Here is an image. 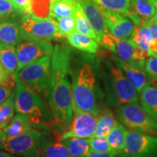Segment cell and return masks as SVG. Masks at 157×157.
Listing matches in <instances>:
<instances>
[{
	"label": "cell",
	"instance_id": "cell-1",
	"mask_svg": "<svg viewBox=\"0 0 157 157\" xmlns=\"http://www.w3.org/2000/svg\"><path fill=\"white\" fill-rule=\"evenodd\" d=\"M51 85L48 102L52 125L57 133L64 131L73 117L71 77V49L57 44L51 54Z\"/></svg>",
	"mask_w": 157,
	"mask_h": 157
},
{
	"label": "cell",
	"instance_id": "cell-2",
	"mask_svg": "<svg viewBox=\"0 0 157 157\" xmlns=\"http://www.w3.org/2000/svg\"><path fill=\"white\" fill-rule=\"evenodd\" d=\"M72 86V107L97 116L103 95L98 87L97 75L93 60H84L76 67L71 63Z\"/></svg>",
	"mask_w": 157,
	"mask_h": 157
},
{
	"label": "cell",
	"instance_id": "cell-3",
	"mask_svg": "<svg viewBox=\"0 0 157 157\" xmlns=\"http://www.w3.org/2000/svg\"><path fill=\"white\" fill-rule=\"evenodd\" d=\"M105 95L109 107L139 103L138 93L112 60H105L102 68Z\"/></svg>",
	"mask_w": 157,
	"mask_h": 157
},
{
	"label": "cell",
	"instance_id": "cell-4",
	"mask_svg": "<svg viewBox=\"0 0 157 157\" xmlns=\"http://www.w3.org/2000/svg\"><path fill=\"white\" fill-rule=\"evenodd\" d=\"M13 97L15 111L26 116L35 128H52L50 108L42 96L23 84L16 83Z\"/></svg>",
	"mask_w": 157,
	"mask_h": 157
},
{
	"label": "cell",
	"instance_id": "cell-5",
	"mask_svg": "<svg viewBox=\"0 0 157 157\" xmlns=\"http://www.w3.org/2000/svg\"><path fill=\"white\" fill-rule=\"evenodd\" d=\"M50 56H44L27 65L16 71L13 75L15 83L32 90L47 101L51 85Z\"/></svg>",
	"mask_w": 157,
	"mask_h": 157
},
{
	"label": "cell",
	"instance_id": "cell-6",
	"mask_svg": "<svg viewBox=\"0 0 157 157\" xmlns=\"http://www.w3.org/2000/svg\"><path fill=\"white\" fill-rule=\"evenodd\" d=\"M118 121L131 131L157 137V121L148 114L139 103H127L116 107Z\"/></svg>",
	"mask_w": 157,
	"mask_h": 157
},
{
	"label": "cell",
	"instance_id": "cell-7",
	"mask_svg": "<svg viewBox=\"0 0 157 157\" xmlns=\"http://www.w3.org/2000/svg\"><path fill=\"white\" fill-rule=\"evenodd\" d=\"M49 141L44 132L33 129L19 136L5 138L4 150L20 157H39L42 148Z\"/></svg>",
	"mask_w": 157,
	"mask_h": 157
},
{
	"label": "cell",
	"instance_id": "cell-8",
	"mask_svg": "<svg viewBox=\"0 0 157 157\" xmlns=\"http://www.w3.org/2000/svg\"><path fill=\"white\" fill-rule=\"evenodd\" d=\"M19 24L27 37L46 41L65 38L59 32L56 19L52 17H39L31 13L23 15Z\"/></svg>",
	"mask_w": 157,
	"mask_h": 157
},
{
	"label": "cell",
	"instance_id": "cell-9",
	"mask_svg": "<svg viewBox=\"0 0 157 157\" xmlns=\"http://www.w3.org/2000/svg\"><path fill=\"white\" fill-rule=\"evenodd\" d=\"M17 58V70L36 61L44 56H51L53 47L46 40L25 36L16 45Z\"/></svg>",
	"mask_w": 157,
	"mask_h": 157
},
{
	"label": "cell",
	"instance_id": "cell-10",
	"mask_svg": "<svg viewBox=\"0 0 157 157\" xmlns=\"http://www.w3.org/2000/svg\"><path fill=\"white\" fill-rule=\"evenodd\" d=\"M73 117L64 131L56 133V140L63 141L70 137L90 138L95 132L96 116L87 111L76 110Z\"/></svg>",
	"mask_w": 157,
	"mask_h": 157
},
{
	"label": "cell",
	"instance_id": "cell-11",
	"mask_svg": "<svg viewBox=\"0 0 157 157\" xmlns=\"http://www.w3.org/2000/svg\"><path fill=\"white\" fill-rule=\"evenodd\" d=\"M121 155L123 157H157V137L129 131Z\"/></svg>",
	"mask_w": 157,
	"mask_h": 157
},
{
	"label": "cell",
	"instance_id": "cell-12",
	"mask_svg": "<svg viewBox=\"0 0 157 157\" xmlns=\"http://www.w3.org/2000/svg\"><path fill=\"white\" fill-rule=\"evenodd\" d=\"M102 14L105 18L108 29L111 35L119 39H129L135 31V24L127 17L103 8H101Z\"/></svg>",
	"mask_w": 157,
	"mask_h": 157
},
{
	"label": "cell",
	"instance_id": "cell-13",
	"mask_svg": "<svg viewBox=\"0 0 157 157\" xmlns=\"http://www.w3.org/2000/svg\"><path fill=\"white\" fill-rule=\"evenodd\" d=\"M97 36L98 43L110 31L99 7L93 0H77Z\"/></svg>",
	"mask_w": 157,
	"mask_h": 157
},
{
	"label": "cell",
	"instance_id": "cell-14",
	"mask_svg": "<svg viewBox=\"0 0 157 157\" xmlns=\"http://www.w3.org/2000/svg\"><path fill=\"white\" fill-rule=\"evenodd\" d=\"M111 60L120 69L128 81L135 87L137 93H140L147 84H149L146 71L135 67L128 63L121 60L116 55H111Z\"/></svg>",
	"mask_w": 157,
	"mask_h": 157
},
{
	"label": "cell",
	"instance_id": "cell-15",
	"mask_svg": "<svg viewBox=\"0 0 157 157\" xmlns=\"http://www.w3.org/2000/svg\"><path fill=\"white\" fill-rule=\"evenodd\" d=\"M25 37L19 23L13 17L0 20V44L15 46Z\"/></svg>",
	"mask_w": 157,
	"mask_h": 157
},
{
	"label": "cell",
	"instance_id": "cell-16",
	"mask_svg": "<svg viewBox=\"0 0 157 157\" xmlns=\"http://www.w3.org/2000/svg\"><path fill=\"white\" fill-rule=\"evenodd\" d=\"M118 121L114 113L109 108H101L96 116V126L93 137H107Z\"/></svg>",
	"mask_w": 157,
	"mask_h": 157
},
{
	"label": "cell",
	"instance_id": "cell-17",
	"mask_svg": "<svg viewBox=\"0 0 157 157\" xmlns=\"http://www.w3.org/2000/svg\"><path fill=\"white\" fill-rule=\"evenodd\" d=\"M34 129V126L26 116L17 113L13 117L9 124L4 129L2 134L5 138L19 136Z\"/></svg>",
	"mask_w": 157,
	"mask_h": 157
},
{
	"label": "cell",
	"instance_id": "cell-18",
	"mask_svg": "<svg viewBox=\"0 0 157 157\" xmlns=\"http://www.w3.org/2000/svg\"><path fill=\"white\" fill-rule=\"evenodd\" d=\"M138 95L142 109L157 121V87L148 84Z\"/></svg>",
	"mask_w": 157,
	"mask_h": 157
},
{
	"label": "cell",
	"instance_id": "cell-19",
	"mask_svg": "<svg viewBox=\"0 0 157 157\" xmlns=\"http://www.w3.org/2000/svg\"><path fill=\"white\" fill-rule=\"evenodd\" d=\"M67 39L71 46L84 52L96 54L99 50V44L97 41L77 31L69 35Z\"/></svg>",
	"mask_w": 157,
	"mask_h": 157
},
{
	"label": "cell",
	"instance_id": "cell-20",
	"mask_svg": "<svg viewBox=\"0 0 157 157\" xmlns=\"http://www.w3.org/2000/svg\"><path fill=\"white\" fill-rule=\"evenodd\" d=\"M77 5V0H51L50 17L74 16Z\"/></svg>",
	"mask_w": 157,
	"mask_h": 157
},
{
	"label": "cell",
	"instance_id": "cell-21",
	"mask_svg": "<svg viewBox=\"0 0 157 157\" xmlns=\"http://www.w3.org/2000/svg\"><path fill=\"white\" fill-rule=\"evenodd\" d=\"M129 130L125 128L123 124L119 122L112 129L106 137L110 147L113 152L121 154L124 148L125 141Z\"/></svg>",
	"mask_w": 157,
	"mask_h": 157
},
{
	"label": "cell",
	"instance_id": "cell-22",
	"mask_svg": "<svg viewBox=\"0 0 157 157\" xmlns=\"http://www.w3.org/2000/svg\"><path fill=\"white\" fill-rule=\"evenodd\" d=\"M62 142L68 148L71 157H87L91 151L89 138L70 137Z\"/></svg>",
	"mask_w": 157,
	"mask_h": 157
},
{
	"label": "cell",
	"instance_id": "cell-23",
	"mask_svg": "<svg viewBox=\"0 0 157 157\" xmlns=\"http://www.w3.org/2000/svg\"><path fill=\"white\" fill-rule=\"evenodd\" d=\"M0 62L10 75H14L17 68V58L15 46L0 44Z\"/></svg>",
	"mask_w": 157,
	"mask_h": 157
},
{
	"label": "cell",
	"instance_id": "cell-24",
	"mask_svg": "<svg viewBox=\"0 0 157 157\" xmlns=\"http://www.w3.org/2000/svg\"><path fill=\"white\" fill-rule=\"evenodd\" d=\"M135 48L148 52L149 42L151 39V31L148 24L143 22L142 24L135 26L132 36L129 39Z\"/></svg>",
	"mask_w": 157,
	"mask_h": 157
},
{
	"label": "cell",
	"instance_id": "cell-25",
	"mask_svg": "<svg viewBox=\"0 0 157 157\" xmlns=\"http://www.w3.org/2000/svg\"><path fill=\"white\" fill-rule=\"evenodd\" d=\"M74 17H75L76 21V31L97 41V36H96L95 31H93V27L91 26L87 18L86 17L83 10H82L81 5L78 2L77 6H76Z\"/></svg>",
	"mask_w": 157,
	"mask_h": 157
},
{
	"label": "cell",
	"instance_id": "cell-26",
	"mask_svg": "<svg viewBox=\"0 0 157 157\" xmlns=\"http://www.w3.org/2000/svg\"><path fill=\"white\" fill-rule=\"evenodd\" d=\"M101 8L119 13L124 16L132 8L131 0H93Z\"/></svg>",
	"mask_w": 157,
	"mask_h": 157
},
{
	"label": "cell",
	"instance_id": "cell-27",
	"mask_svg": "<svg viewBox=\"0 0 157 157\" xmlns=\"http://www.w3.org/2000/svg\"><path fill=\"white\" fill-rule=\"evenodd\" d=\"M39 157H71L68 148L62 141L50 140L43 147Z\"/></svg>",
	"mask_w": 157,
	"mask_h": 157
},
{
	"label": "cell",
	"instance_id": "cell-28",
	"mask_svg": "<svg viewBox=\"0 0 157 157\" xmlns=\"http://www.w3.org/2000/svg\"><path fill=\"white\" fill-rule=\"evenodd\" d=\"M15 112L14 97L13 93L0 105V131L2 132L12 119Z\"/></svg>",
	"mask_w": 157,
	"mask_h": 157
},
{
	"label": "cell",
	"instance_id": "cell-29",
	"mask_svg": "<svg viewBox=\"0 0 157 157\" xmlns=\"http://www.w3.org/2000/svg\"><path fill=\"white\" fill-rule=\"evenodd\" d=\"M132 9L143 21L150 20L156 13V8L147 0H131Z\"/></svg>",
	"mask_w": 157,
	"mask_h": 157
},
{
	"label": "cell",
	"instance_id": "cell-30",
	"mask_svg": "<svg viewBox=\"0 0 157 157\" xmlns=\"http://www.w3.org/2000/svg\"><path fill=\"white\" fill-rule=\"evenodd\" d=\"M56 21L58 24L59 32L65 38H67L69 35L74 34L76 31V21L74 16L66 17H57Z\"/></svg>",
	"mask_w": 157,
	"mask_h": 157
},
{
	"label": "cell",
	"instance_id": "cell-31",
	"mask_svg": "<svg viewBox=\"0 0 157 157\" xmlns=\"http://www.w3.org/2000/svg\"><path fill=\"white\" fill-rule=\"evenodd\" d=\"M51 0H31V13L39 17H50Z\"/></svg>",
	"mask_w": 157,
	"mask_h": 157
},
{
	"label": "cell",
	"instance_id": "cell-32",
	"mask_svg": "<svg viewBox=\"0 0 157 157\" xmlns=\"http://www.w3.org/2000/svg\"><path fill=\"white\" fill-rule=\"evenodd\" d=\"M89 143L91 151L99 153L113 152L112 149L109 146L106 137H90L89 138Z\"/></svg>",
	"mask_w": 157,
	"mask_h": 157
},
{
	"label": "cell",
	"instance_id": "cell-33",
	"mask_svg": "<svg viewBox=\"0 0 157 157\" xmlns=\"http://www.w3.org/2000/svg\"><path fill=\"white\" fill-rule=\"evenodd\" d=\"M145 71L149 84L157 87V56H150L148 60H146Z\"/></svg>",
	"mask_w": 157,
	"mask_h": 157
},
{
	"label": "cell",
	"instance_id": "cell-34",
	"mask_svg": "<svg viewBox=\"0 0 157 157\" xmlns=\"http://www.w3.org/2000/svg\"><path fill=\"white\" fill-rule=\"evenodd\" d=\"M146 24L148 25L151 31V39L149 42L148 56H157V23L151 22L148 21H145Z\"/></svg>",
	"mask_w": 157,
	"mask_h": 157
},
{
	"label": "cell",
	"instance_id": "cell-35",
	"mask_svg": "<svg viewBox=\"0 0 157 157\" xmlns=\"http://www.w3.org/2000/svg\"><path fill=\"white\" fill-rule=\"evenodd\" d=\"M15 12L13 0H0V20L13 17Z\"/></svg>",
	"mask_w": 157,
	"mask_h": 157
},
{
	"label": "cell",
	"instance_id": "cell-36",
	"mask_svg": "<svg viewBox=\"0 0 157 157\" xmlns=\"http://www.w3.org/2000/svg\"><path fill=\"white\" fill-rule=\"evenodd\" d=\"M15 83L13 76L10 74L0 62V86L9 88V89H14Z\"/></svg>",
	"mask_w": 157,
	"mask_h": 157
},
{
	"label": "cell",
	"instance_id": "cell-37",
	"mask_svg": "<svg viewBox=\"0 0 157 157\" xmlns=\"http://www.w3.org/2000/svg\"><path fill=\"white\" fill-rule=\"evenodd\" d=\"M13 1L15 5V12L17 14L25 15L32 13L31 0H13Z\"/></svg>",
	"mask_w": 157,
	"mask_h": 157
},
{
	"label": "cell",
	"instance_id": "cell-38",
	"mask_svg": "<svg viewBox=\"0 0 157 157\" xmlns=\"http://www.w3.org/2000/svg\"><path fill=\"white\" fill-rule=\"evenodd\" d=\"M87 157H123L121 154L116 153H99L95 151H90Z\"/></svg>",
	"mask_w": 157,
	"mask_h": 157
},
{
	"label": "cell",
	"instance_id": "cell-39",
	"mask_svg": "<svg viewBox=\"0 0 157 157\" xmlns=\"http://www.w3.org/2000/svg\"><path fill=\"white\" fill-rule=\"evenodd\" d=\"M12 95L11 90L9 88L0 86V105L5 101Z\"/></svg>",
	"mask_w": 157,
	"mask_h": 157
},
{
	"label": "cell",
	"instance_id": "cell-40",
	"mask_svg": "<svg viewBox=\"0 0 157 157\" xmlns=\"http://www.w3.org/2000/svg\"><path fill=\"white\" fill-rule=\"evenodd\" d=\"M0 157H17L15 155L10 154V153L7 152V151H2L0 150Z\"/></svg>",
	"mask_w": 157,
	"mask_h": 157
},
{
	"label": "cell",
	"instance_id": "cell-41",
	"mask_svg": "<svg viewBox=\"0 0 157 157\" xmlns=\"http://www.w3.org/2000/svg\"><path fill=\"white\" fill-rule=\"evenodd\" d=\"M4 141H5V137L2 132L0 131V150H4Z\"/></svg>",
	"mask_w": 157,
	"mask_h": 157
},
{
	"label": "cell",
	"instance_id": "cell-42",
	"mask_svg": "<svg viewBox=\"0 0 157 157\" xmlns=\"http://www.w3.org/2000/svg\"><path fill=\"white\" fill-rule=\"evenodd\" d=\"M148 21H151V22H154V23H157V9H156V13H155V14H154V16H153L150 20H148Z\"/></svg>",
	"mask_w": 157,
	"mask_h": 157
},
{
	"label": "cell",
	"instance_id": "cell-43",
	"mask_svg": "<svg viewBox=\"0 0 157 157\" xmlns=\"http://www.w3.org/2000/svg\"><path fill=\"white\" fill-rule=\"evenodd\" d=\"M149 3H151L153 6L157 9V0H147Z\"/></svg>",
	"mask_w": 157,
	"mask_h": 157
}]
</instances>
